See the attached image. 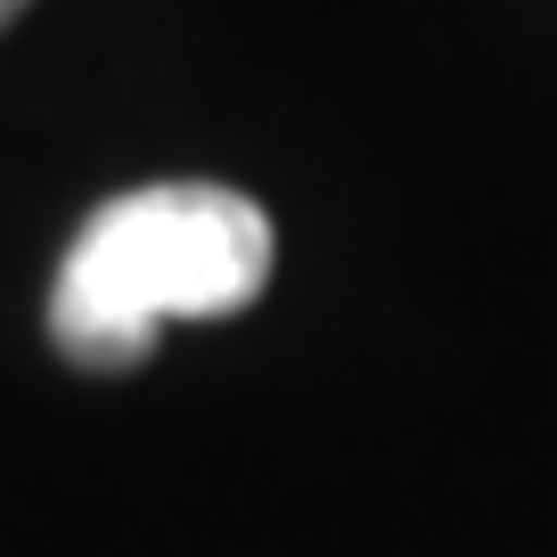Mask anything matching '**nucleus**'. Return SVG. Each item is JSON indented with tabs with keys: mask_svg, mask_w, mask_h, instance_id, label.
<instances>
[{
	"mask_svg": "<svg viewBox=\"0 0 557 557\" xmlns=\"http://www.w3.org/2000/svg\"><path fill=\"white\" fill-rule=\"evenodd\" d=\"M17 9H25V0H0V25H9V17H17Z\"/></svg>",
	"mask_w": 557,
	"mask_h": 557,
	"instance_id": "nucleus-2",
	"label": "nucleus"
},
{
	"mask_svg": "<svg viewBox=\"0 0 557 557\" xmlns=\"http://www.w3.org/2000/svg\"><path fill=\"white\" fill-rule=\"evenodd\" d=\"M271 278V213L222 181H157L83 222L50 287V336L83 369H139L164 320H230Z\"/></svg>",
	"mask_w": 557,
	"mask_h": 557,
	"instance_id": "nucleus-1",
	"label": "nucleus"
}]
</instances>
